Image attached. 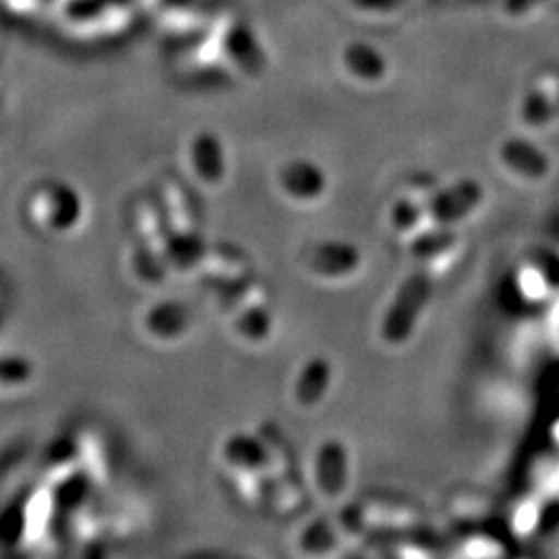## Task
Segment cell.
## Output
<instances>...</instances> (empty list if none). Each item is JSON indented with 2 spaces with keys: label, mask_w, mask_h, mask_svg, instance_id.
<instances>
[{
  "label": "cell",
  "mask_w": 559,
  "mask_h": 559,
  "mask_svg": "<svg viewBox=\"0 0 559 559\" xmlns=\"http://www.w3.org/2000/svg\"><path fill=\"white\" fill-rule=\"evenodd\" d=\"M242 313L245 316H239V318L235 316L233 318V328H235V332L239 336L247 340H263L270 334L272 321H270V316L261 307H258V305L247 307Z\"/></svg>",
  "instance_id": "obj_13"
},
{
  "label": "cell",
  "mask_w": 559,
  "mask_h": 559,
  "mask_svg": "<svg viewBox=\"0 0 559 559\" xmlns=\"http://www.w3.org/2000/svg\"><path fill=\"white\" fill-rule=\"evenodd\" d=\"M479 182L475 180H464L456 185L454 189L441 193L440 198L429 203V216L438 226H445L450 222L459 221L464 214H468L480 201Z\"/></svg>",
  "instance_id": "obj_5"
},
{
  "label": "cell",
  "mask_w": 559,
  "mask_h": 559,
  "mask_svg": "<svg viewBox=\"0 0 559 559\" xmlns=\"http://www.w3.org/2000/svg\"><path fill=\"white\" fill-rule=\"evenodd\" d=\"M318 483L328 498H338L346 485V454L338 441H325L318 454Z\"/></svg>",
  "instance_id": "obj_9"
},
{
  "label": "cell",
  "mask_w": 559,
  "mask_h": 559,
  "mask_svg": "<svg viewBox=\"0 0 559 559\" xmlns=\"http://www.w3.org/2000/svg\"><path fill=\"white\" fill-rule=\"evenodd\" d=\"M278 180L282 191L293 200H318L323 193V189H325L323 173L316 164L307 160H295L286 164L280 170Z\"/></svg>",
  "instance_id": "obj_6"
},
{
  "label": "cell",
  "mask_w": 559,
  "mask_h": 559,
  "mask_svg": "<svg viewBox=\"0 0 559 559\" xmlns=\"http://www.w3.org/2000/svg\"><path fill=\"white\" fill-rule=\"evenodd\" d=\"M36 378V367L23 355H2L0 357V396L20 394L32 385Z\"/></svg>",
  "instance_id": "obj_11"
},
{
  "label": "cell",
  "mask_w": 559,
  "mask_h": 559,
  "mask_svg": "<svg viewBox=\"0 0 559 559\" xmlns=\"http://www.w3.org/2000/svg\"><path fill=\"white\" fill-rule=\"evenodd\" d=\"M307 265L321 276H344L359 265V253L348 245L323 242L307 253Z\"/></svg>",
  "instance_id": "obj_7"
},
{
  "label": "cell",
  "mask_w": 559,
  "mask_h": 559,
  "mask_svg": "<svg viewBox=\"0 0 559 559\" xmlns=\"http://www.w3.org/2000/svg\"><path fill=\"white\" fill-rule=\"evenodd\" d=\"M429 295H431V278L425 272H417L406 280L400 290L399 299L394 300L388 318L383 321V338L392 344H400L408 338Z\"/></svg>",
  "instance_id": "obj_4"
},
{
  "label": "cell",
  "mask_w": 559,
  "mask_h": 559,
  "mask_svg": "<svg viewBox=\"0 0 559 559\" xmlns=\"http://www.w3.org/2000/svg\"><path fill=\"white\" fill-rule=\"evenodd\" d=\"M222 460L233 473L247 475L260 471L265 452L260 440L249 438L245 433H233L222 445Z\"/></svg>",
  "instance_id": "obj_8"
},
{
  "label": "cell",
  "mask_w": 559,
  "mask_h": 559,
  "mask_svg": "<svg viewBox=\"0 0 559 559\" xmlns=\"http://www.w3.org/2000/svg\"><path fill=\"white\" fill-rule=\"evenodd\" d=\"M330 383V365L325 359H313L307 362V367L302 369L297 388H295V396L300 406H316Z\"/></svg>",
  "instance_id": "obj_10"
},
{
  "label": "cell",
  "mask_w": 559,
  "mask_h": 559,
  "mask_svg": "<svg viewBox=\"0 0 559 559\" xmlns=\"http://www.w3.org/2000/svg\"><path fill=\"white\" fill-rule=\"evenodd\" d=\"M25 214L36 230L50 237H69L85 221V201L71 185L48 180L34 187L25 201Z\"/></svg>",
  "instance_id": "obj_1"
},
{
  "label": "cell",
  "mask_w": 559,
  "mask_h": 559,
  "mask_svg": "<svg viewBox=\"0 0 559 559\" xmlns=\"http://www.w3.org/2000/svg\"><path fill=\"white\" fill-rule=\"evenodd\" d=\"M185 168L205 191H221L228 179V158L221 138L212 131L195 133L185 147Z\"/></svg>",
  "instance_id": "obj_2"
},
{
  "label": "cell",
  "mask_w": 559,
  "mask_h": 559,
  "mask_svg": "<svg viewBox=\"0 0 559 559\" xmlns=\"http://www.w3.org/2000/svg\"><path fill=\"white\" fill-rule=\"evenodd\" d=\"M503 160L516 173L526 175V177H543L549 168L547 160L540 156L537 150H533L520 141H512L503 147Z\"/></svg>",
  "instance_id": "obj_12"
},
{
  "label": "cell",
  "mask_w": 559,
  "mask_h": 559,
  "mask_svg": "<svg viewBox=\"0 0 559 559\" xmlns=\"http://www.w3.org/2000/svg\"><path fill=\"white\" fill-rule=\"evenodd\" d=\"M195 318L189 305L180 300L152 302L141 316L143 336L158 346H175L191 336Z\"/></svg>",
  "instance_id": "obj_3"
}]
</instances>
